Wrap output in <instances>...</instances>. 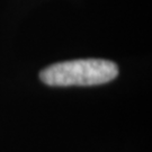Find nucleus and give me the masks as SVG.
<instances>
[{"label": "nucleus", "instance_id": "obj_1", "mask_svg": "<svg viewBox=\"0 0 152 152\" xmlns=\"http://www.w3.org/2000/svg\"><path fill=\"white\" fill-rule=\"evenodd\" d=\"M118 66L102 59L59 62L41 71L39 79L49 86H97L114 80Z\"/></svg>", "mask_w": 152, "mask_h": 152}]
</instances>
